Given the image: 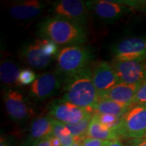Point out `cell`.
<instances>
[{
	"mask_svg": "<svg viewBox=\"0 0 146 146\" xmlns=\"http://www.w3.org/2000/svg\"><path fill=\"white\" fill-rule=\"evenodd\" d=\"M53 135L61 141L62 146H70L75 143V139L65 124L53 118Z\"/></svg>",
	"mask_w": 146,
	"mask_h": 146,
	"instance_id": "ffe728a7",
	"label": "cell"
},
{
	"mask_svg": "<svg viewBox=\"0 0 146 146\" xmlns=\"http://www.w3.org/2000/svg\"><path fill=\"white\" fill-rule=\"evenodd\" d=\"M49 140H50V142L52 146H62L61 141H60L59 139L56 137L54 135L49 138Z\"/></svg>",
	"mask_w": 146,
	"mask_h": 146,
	"instance_id": "4316f807",
	"label": "cell"
},
{
	"mask_svg": "<svg viewBox=\"0 0 146 146\" xmlns=\"http://www.w3.org/2000/svg\"><path fill=\"white\" fill-rule=\"evenodd\" d=\"M21 71L19 66L13 60H3L0 66L1 83L8 88L18 85V78Z\"/></svg>",
	"mask_w": 146,
	"mask_h": 146,
	"instance_id": "ac0fdd59",
	"label": "cell"
},
{
	"mask_svg": "<svg viewBox=\"0 0 146 146\" xmlns=\"http://www.w3.org/2000/svg\"><path fill=\"white\" fill-rule=\"evenodd\" d=\"M86 5L89 11L105 22L116 21L133 11V9L116 1H87Z\"/></svg>",
	"mask_w": 146,
	"mask_h": 146,
	"instance_id": "7c38bea8",
	"label": "cell"
},
{
	"mask_svg": "<svg viewBox=\"0 0 146 146\" xmlns=\"http://www.w3.org/2000/svg\"><path fill=\"white\" fill-rule=\"evenodd\" d=\"M50 117L64 124H75L91 115L90 111L66 102L56 100L48 106Z\"/></svg>",
	"mask_w": 146,
	"mask_h": 146,
	"instance_id": "30bf717a",
	"label": "cell"
},
{
	"mask_svg": "<svg viewBox=\"0 0 146 146\" xmlns=\"http://www.w3.org/2000/svg\"><path fill=\"white\" fill-rule=\"evenodd\" d=\"M119 138L146 137V104L132 105L114 129Z\"/></svg>",
	"mask_w": 146,
	"mask_h": 146,
	"instance_id": "5b68a950",
	"label": "cell"
},
{
	"mask_svg": "<svg viewBox=\"0 0 146 146\" xmlns=\"http://www.w3.org/2000/svg\"><path fill=\"white\" fill-rule=\"evenodd\" d=\"M92 115H89L83 120L75 124H65L70 130L72 135L75 139V143L80 144L84 139L86 138L87 130L92 118Z\"/></svg>",
	"mask_w": 146,
	"mask_h": 146,
	"instance_id": "44dd1931",
	"label": "cell"
},
{
	"mask_svg": "<svg viewBox=\"0 0 146 146\" xmlns=\"http://www.w3.org/2000/svg\"><path fill=\"white\" fill-rule=\"evenodd\" d=\"M36 33L41 39L64 47L83 45L88 38L86 26L53 15L39 22L36 26Z\"/></svg>",
	"mask_w": 146,
	"mask_h": 146,
	"instance_id": "6da1fadb",
	"label": "cell"
},
{
	"mask_svg": "<svg viewBox=\"0 0 146 146\" xmlns=\"http://www.w3.org/2000/svg\"><path fill=\"white\" fill-rule=\"evenodd\" d=\"M104 146H125L124 145L122 142H120L118 139L112 140V141H107Z\"/></svg>",
	"mask_w": 146,
	"mask_h": 146,
	"instance_id": "83f0119b",
	"label": "cell"
},
{
	"mask_svg": "<svg viewBox=\"0 0 146 146\" xmlns=\"http://www.w3.org/2000/svg\"><path fill=\"white\" fill-rule=\"evenodd\" d=\"M126 146H146V137L141 139H132Z\"/></svg>",
	"mask_w": 146,
	"mask_h": 146,
	"instance_id": "484cf974",
	"label": "cell"
},
{
	"mask_svg": "<svg viewBox=\"0 0 146 146\" xmlns=\"http://www.w3.org/2000/svg\"><path fill=\"white\" fill-rule=\"evenodd\" d=\"M49 12L53 16L62 17L86 26L89 11L86 1L81 0H60L52 3Z\"/></svg>",
	"mask_w": 146,
	"mask_h": 146,
	"instance_id": "ba28073f",
	"label": "cell"
},
{
	"mask_svg": "<svg viewBox=\"0 0 146 146\" xmlns=\"http://www.w3.org/2000/svg\"><path fill=\"white\" fill-rule=\"evenodd\" d=\"M132 105L123 104L108 99L100 98L94 108L96 114L110 115L120 118L129 110Z\"/></svg>",
	"mask_w": 146,
	"mask_h": 146,
	"instance_id": "d6986e66",
	"label": "cell"
},
{
	"mask_svg": "<svg viewBox=\"0 0 146 146\" xmlns=\"http://www.w3.org/2000/svg\"><path fill=\"white\" fill-rule=\"evenodd\" d=\"M113 60L129 61L146 56V38L129 37L117 42L112 47Z\"/></svg>",
	"mask_w": 146,
	"mask_h": 146,
	"instance_id": "8fae6325",
	"label": "cell"
},
{
	"mask_svg": "<svg viewBox=\"0 0 146 146\" xmlns=\"http://www.w3.org/2000/svg\"><path fill=\"white\" fill-rule=\"evenodd\" d=\"M53 136V118L48 116L37 117L33 120L29 131V141L35 146L38 142Z\"/></svg>",
	"mask_w": 146,
	"mask_h": 146,
	"instance_id": "2e32d148",
	"label": "cell"
},
{
	"mask_svg": "<svg viewBox=\"0 0 146 146\" xmlns=\"http://www.w3.org/2000/svg\"><path fill=\"white\" fill-rule=\"evenodd\" d=\"M63 100L87 110H94L99 100L91 76V65L73 75L64 78Z\"/></svg>",
	"mask_w": 146,
	"mask_h": 146,
	"instance_id": "7a4b0ae2",
	"label": "cell"
},
{
	"mask_svg": "<svg viewBox=\"0 0 146 146\" xmlns=\"http://www.w3.org/2000/svg\"><path fill=\"white\" fill-rule=\"evenodd\" d=\"M111 65L120 83L136 85L146 78V56L129 61L112 60Z\"/></svg>",
	"mask_w": 146,
	"mask_h": 146,
	"instance_id": "9c48e42d",
	"label": "cell"
},
{
	"mask_svg": "<svg viewBox=\"0 0 146 146\" xmlns=\"http://www.w3.org/2000/svg\"><path fill=\"white\" fill-rule=\"evenodd\" d=\"M96 114V113H95ZM98 116V119L101 122L102 124L105 125L107 127H108L111 129H114L115 127L118 125V122L120 118L115 117V116H110V115H106V114H96Z\"/></svg>",
	"mask_w": 146,
	"mask_h": 146,
	"instance_id": "cb8c5ba5",
	"label": "cell"
},
{
	"mask_svg": "<svg viewBox=\"0 0 146 146\" xmlns=\"http://www.w3.org/2000/svg\"><path fill=\"white\" fill-rule=\"evenodd\" d=\"M47 5V2L39 0L14 1L9 6V13L14 19L29 21L41 15Z\"/></svg>",
	"mask_w": 146,
	"mask_h": 146,
	"instance_id": "5bb4252c",
	"label": "cell"
},
{
	"mask_svg": "<svg viewBox=\"0 0 146 146\" xmlns=\"http://www.w3.org/2000/svg\"><path fill=\"white\" fill-rule=\"evenodd\" d=\"M146 104V78L139 85L132 105Z\"/></svg>",
	"mask_w": 146,
	"mask_h": 146,
	"instance_id": "603a6c76",
	"label": "cell"
},
{
	"mask_svg": "<svg viewBox=\"0 0 146 146\" xmlns=\"http://www.w3.org/2000/svg\"><path fill=\"white\" fill-rule=\"evenodd\" d=\"M35 146H52L50 142L49 139H43L38 142Z\"/></svg>",
	"mask_w": 146,
	"mask_h": 146,
	"instance_id": "f1b7e54d",
	"label": "cell"
},
{
	"mask_svg": "<svg viewBox=\"0 0 146 146\" xmlns=\"http://www.w3.org/2000/svg\"><path fill=\"white\" fill-rule=\"evenodd\" d=\"M140 84L132 85V84L120 83L105 94L100 96L99 99L104 98L123 104L132 105L133 99Z\"/></svg>",
	"mask_w": 146,
	"mask_h": 146,
	"instance_id": "9a60e30c",
	"label": "cell"
},
{
	"mask_svg": "<svg viewBox=\"0 0 146 146\" xmlns=\"http://www.w3.org/2000/svg\"><path fill=\"white\" fill-rule=\"evenodd\" d=\"M91 70L93 82L99 97L120 83L114 69L107 62H96L91 66Z\"/></svg>",
	"mask_w": 146,
	"mask_h": 146,
	"instance_id": "4fadbf2b",
	"label": "cell"
},
{
	"mask_svg": "<svg viewBox=\"0 0 146 146\" xmlns=\"http://www.w3.org/2000/svg\"><path fill=\"white\" fill-rule=\"evenodd\" d=\"M0 146H10V143L6 138L1 137V141H0Z\"/></svg>",
	"mask_w": 146,
	"mask_h": 146,
	"instance_id": "f546056e",
	"label": "cell"
},
{
	"mask_svg": "<svg viewBox=\"0 0 146 146\" xmlns=\"http://www.w3.org/2000/svg\"><path fill=\"white\" fill-rule=\"evenodd\" d=\"M59 48L50 40L35 39L25 43L20 50V56L29 66L36 70H43L57 57Z\"/></svg>",
	"mask_w": 146,
	"mask_h": 146,
	"instance_id": "3957f363",
	"label": "cell"
},
{
	"mask_svg": "<svg viewBox=\"0 0 146 146\" xmlns=\"http://www.w3.org/2000/svg\"><path fill=\"white\" fill-rule=\"evenodd\" d=\"M70 146H81V145H80V144H78V143H74V144H73V145H70Z\"/></svg>",
	"mask_w": 146,
	"mask_h": 146,
	"instance_id": "4dcf8cb0",
	"label": "cell"
},
{
	"mask_svg": "<svg viewBox=\"0 0 146 146\" xmlns=\"http://www.w3.org/2000/svg\"><path fill=\"white\" fill-rule=\"evenodd\" d=\"M64 81V77L58 71L39 74L29 87V96L36 102L49 99L57 94L63 85Z\"/></svg>",
	"mask_w": 146,
	"mask_h": 146,
	"instance_id": "8992f818",
	"label": "cell"
},
{
	"mask_svg": "<svg viewBox=\"0 0 146 146\" xmlns=\"http://www.w3.org/2000/svg\"><path fill=\"white\" fill-rule=\"evenodd\" d=\"M145 12H146V9H145Z\"/></svg>",
	"mask_w": 146,
	"mask_h": 146,
	"instance_id": "1f68e13d",
	"label": "cell"
},
{
	"mask_svg": "<svg viewBox=\"0 0 146 146\" xmlns=\"http://www.w3.org/2000/svg\"><path fill=\"white\" fill-rule=\"evenodd\" d=\"M107 141L93 138H85L80 143L81 146H104Z\"/></svg>",
	"mask_w": 146,
	"mask_h": 146,
	"instance_id": "d4e9b609",
	"label": "cell"
},
{
	"mask_svg": "<svg viewBox=\"0 0 146 146\" xmlns=\"http://www.w3.org/2000/svg\"><path fill=\"white\" fill-rule=\"evenodd\" d=\"M3 102L9 116L16 123H25L33 115L28 98L19 89L14 87L5 89Z\"/></svg>",
	"mask_w": 146,
	"mask_h": 146,
	"instance_id": "52a82bcc",
	"label": "cell"
},
{
	"mask_svg": "<svg viewBox=\"0 0 146 146\" xmlns=\"http://www.w3.org/2000/svg\"><path fill=\"white\" fill-rule=\"evenodd\" d=\"M94 56L88 45L64 47L56 57L57 71L64 78L75 74L88 68Z\"/></svg>",
	"mask_w": 146,
	"mask_h": 146,
	"instance_id": "277c9868",
	"label": "cell"
},
{
	"mask_svg": "<svg viewBox=\"0 0 146 146\" xmlns=\"http://www.w3.org/2000/svg\"><path fill=\"white\" fill-rule=\"evenodd\" d=\"M86 137L97 139L102 141L118 139V137L114 129L102 124L98 119L96 114H95L91 118Z\"/></svg>",
	"mask_w": 146,
	"mask_h": 146,
	"instance_id": "e0dca14e",
	"label": "cell"
},
{
	"mask_svg": "<svg viewBox=\"0 0 146 146\" xmlns=\"http://www.w3.org/2000/svg\"><path fill=\"white\" fill-rule=\"evenodd\" d=\"M36 78V74L33 70L30 68H24L21 70L18 78V86L31 85L35 81Z\"/></svg>",
	"mask_w": 146,
	"mask_h": 146,
	"instance_id": "7402d4cb",
	"label": "cell"
}]
</instances>
